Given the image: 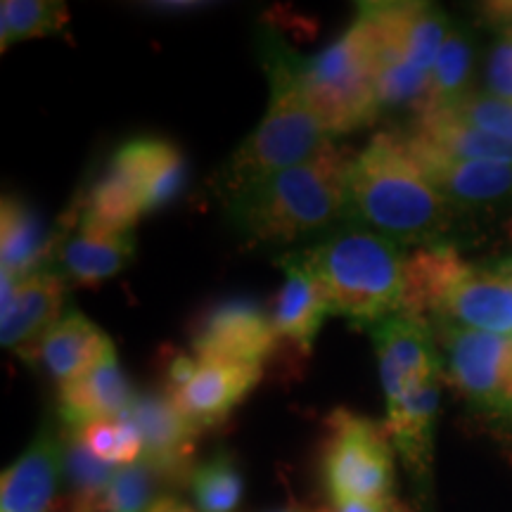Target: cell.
Wrapping results in <instances>:
<instances>
[{
    "label": "cell",
    "instance_id": "cell-3",
    "mask_svg": "<svg viewBox=\"0 0 512 512\" xmlns=\"http://www.w3.org/2000/svg\"><path fill=\"white\" fill-rule=\"evenodd\" d=\"M264 64L271 81V100L264 119L242 140L223 169L221 192L226 202L266 178L306 162L332 140L306 102L297 55L290 53L278 36L264 43Z\"/></svg>",
    "mask_w": 512,
    "mask_h": 512
},
{
    "label": "cell",
    "instance_id": "cell-20",
    "mask_svg": "<svg viewBox=\"0 0 512 512\" xmlns=\"http://www.w3.org/2000/svg\"><path fill=\"white\" fill-rule=\"evenodd\" d=\"M110 162L119 166L140 192L145 214L169 204L185 185L183 152L164 138H133L114 152Z\"/></svg>",
    "mask_w": 512,
    "mask_h": 512
},
{
    "label": "cell",
    "instance_id": "cell-1",
    "mask_svg": "<svg viewBox=\"0 0 512 512\" xmlns=\"http://www.w3.org/2000/svg\"><path fill=\"white\" fill-rule=\"evenodd\" d=\"M344 219L401 247H432L451 230L453 209L422 174L399 133L384 131L354 157Z\"/></svg>",
    "mask_w": 512,
    "mask_h": 512
},
{
    "label": "cell",
    "instance_id": "cell-32",
    "mask_svg": "<svg viewBox=\"0 0 512 512\" xmlns=\"http://www.w3.org/2000/svg\"><path fill=\"white\" fill-rule=\"evenodd\" d=\"M332 512H413L408 505H403L396 498H380V501H354L347 505H339Z\"/></svg>",
    "mask_w": 512,
    "mask_h": 512
},
{
    "label": "cell",
    "instance_id": "cell-25",
    "mask_svg": "<svg viewBox=\"0 0 512 512\" xmlns=\"http://www.w3.org/2000/svg\"><path fill=\"white\" fill-rule=\"evenodd\" d=\"M472 67H475V41L465 27H451L430 74L425 102L415 114L439 112L453 107L470 93Z\"/></svg>",
    "mask_w": 512,
    "mask_h": 512
},
{
    "label": "cell",
    "instance_id": "cell-26",
    "mask_svg": "<svg viewBox=\"0 0 512 512\" xmlns=\"http://www.w3.org/2000/svg\"><path fill=\"white\" fill-rule=\"evenodd\" d=\"M188 484L197 512H233L245 491L240 467L228 451H216L195 465Z\"/></svg>",
    "mask_w": 512,
    "mask_h": 512
},
{
    "label": "cell",
    "instance_id": "cell-35",
    "mask_svg": "<svg viewBox=\"0 0 512 512\" xmlns=\"http://www.w3.org/2000/svg\"><path fill=\"white\" fill-rule=\"evenodd\" d=\"M494 266L498 268V271H501V273H505V275H510V278H512V256H510V259L496 261V264H494Z\"/></svg>",
    "mask_w": 512,
    "mask_h": 512
},
{
    "label": "cell",
    "instance_id": "cell-16",
    "mask_svg": "<svg viewBox=\"0 0 512 512\" xmlns=\"http://www.w3.org/2000/svg\"><path fill=\"white\" fill-rule=\"evenodd\" d=\"M64 470V437L43 425L0 479V512H50Z\"/></svg>",
    "mask_w": 512,
    "mask_h": 512
},
{
    "label": "cell",
    "instance_id": "cell-11",
    "mask_svg": "<svg viewBox=\"0 0 512 512\" xmlns=\"http://www.w3.org/2000/svg\"><path fill=\"white\" fill-rule=\"evenodd\" d=\"M280 337L273 316L254 299H226L197 318L192 328V356L261 366L275 354Z\"/></svg>",
    "mask_w": 512,
    "mask_h": 512
},
{
    "label": "cell",
    "instance_id": "cell-5",
    "mask_svg": "<svg viewBox=\"0 0 512 512\" xmlns=\"http://www.w3.org/2000/svg\"><path fill=\"white\" fill-rule=\"evenodd\" d=\"M406 316L512 337V278L448 245L418 247L408 254Z\"/></svg>",
    "mask_w": 512,
    "mask_h": 512
},
{
    "label": "cell",
    "instance_id": "cell-4",
    "mask_svg": "<svg viewBox=\"0 0 512 512\" xmlns=\"http://www.w3.org/2000/svg\"><path fill=\"white\" fill-rule=\"evenodd\" d=\"M299 256L323 285L332 313L368 328L406 313L408 254L396 242L349 226Z\"/></svg>",
    "mask_w": 512,
    "mask_h": 512
},
{
    "label": "cell",
    "instance_id": "cell-8",
    "mask_svg": "<svg viewBox=\"0 0 512 512\" xmlns=\"http://www.w3.org/2000/svg\"><path fill=\"white\" fill-rule=\"evenodd\" d=\"M323 484L339 508L354 501L394 496V446L373 420L339 408L328 420Z\"/></svg>",
    "mask_w": 512,
    "mask_h": 512
},
{
    "label": "cell",
    "instance_id": "cell-18",
    "mask_svg": "<svg viewBox=\"0 0 512 512\" xmlns=\"http://www.w3.org/2000/svg\"><path fill=\"white\" fill-rule=\"evenodd\" d=\"M112 351V339L93 320L79 311H69L46 335L17 354L41 366L53 380L67 384L105 361Z\"/></svg>",
    "mask_w": 512,
    "mask_h": 512
},
{
    "label": "cell",
    "instance_id": "cell-2",
    "mask_svg": "<svg viewBox=\"0 0 512 512\" xmlns=\"http://www.w3.org/2000/svg\"><path fill=\"white\" fill-rule=\"evenodd\" d=\"M349 147L330 140L306 162L280 171L226 202L242 238L252 242H294L344 219L347 176L354 164Z\"/></svg>",
    "mask_w": 512,
    "mask_h": 512
},
{
    "label": "cell",
    "instance_id": "cell-31",
    "mask_svg": "<svg viewBox=\"0 0 512 512\" xmlns=\"http://www.w3.org/2000/svg\"><path fill=\"white\" fill-rule=\"evenodd\" d=\"M496 38L486 57V93L512 102V24H494Z\"/></svg>",
    "mask_w": 512,
    "mask_h": 512
},
{
    "label": "cell",
    "instance_id": "cell-14",
    "mask_svg": "<svg viewBox=\"0 0 512 512\" xmlns=\"http://www.w3.org/2000/svg\"><path fill=\"white\" fill-rule=\"evenodd\" d=\"M3 275V273H0ZM3 306H0V342L3 349L22 351L41 339L62 316L67 280L55 268H46L17 280L3 275Z\"/></svg>",
    "mask_w": 512,
    "mask_h": 512
},
{
    "label": "cell",
    "instance_id": "cell-30",
    "mask_svg": "<svg viewBox=\"0 0 512 512\" xmlns=\"http://www.w3.org/2000/svg\"><path fill=\"white\" fill-rule=\"evenodd\" d=\"M453 117L465 124L489 133V136L501 138L512 145V102L501 100L486 91H470L460 98L456 105L448 107Z\"/></svg>",
    "mask_w": 512,
    "mask_h": 512
},
{
    "label": "cell",
    "instance_id": "cell-6",
    "mask_svg": "<svg viewBox=\"0 0 512 512\" xmlns=\"http://www.w3.org/2000/svg\"><path fill=\"white\" fill-rule=\"evenodd\" d=\"M358 19L373 48L380 110L418 112L451 19L427 3H361Z\"/></svg>",
    "mask_w": 512,
    "mask_h": 512
},
{
    "label": "cell",
    "instance_id": "cell-19",
    "mask_svg": "<svg viewBox=\"0 0 512 512\" xmlns=\"http://www.w3.org/2000/svg\"><path fill=\"white\" fill-rule=\"evenodd\" d=\"M278 264L285 273V283L280 287L275 311L271 313L275 332H278L280 342L292 344L302 354H309L320 328H323V320L332 313V304L316 275L306 268L299 252L285 254Z\"/></svg>",
    "mask_w": 512,
    "mask_h": 512
},
{
    "label": "cell",
    "instance_id": "cell-9",
    "mask_svg": "<svg viewBox=\"0 0 512 512\" xmlns=\"http://www.w3.org/2000/svg\"><path fill=\"white\" fill-rule=\"evenodd\" d=\"M448 382L475 411L512 427V337L434 323Z\"/></svg>",
    "mask_w": 512,
    "mask_h": 512
},
{
    "label": "cell",
    "instance_id": "cell-33",
    "mask_svg": "<svg viewBox=\"0 0 512 512\" xmlns=\"http://www.w3.org/2000/svg\"><path fill=\"white\" fill-rule=\"evenodd\" d=\"M486 17H491L494 24H512V3L486 5Z\"/></svg>",
    "mask_w": 512,
    "mask_h": 512
},
{
    "label": "cell",
    "instance_id": "cell-10",
    "mask_svg": "<svg viewBox=\"0 0 512 512\" xmlns=\"http://www.w3.org/2000/svg\"><path fill=\"white\" fill-rule=\"evenodd\" d=\"M264 368L219 358L176 356L169 366V389L181 413L197 430L221 425L259 384Z\"/></svg>",
    "mask_w": 512,
    "mask_h": 512
},
{
    "label": "cell",
    "instance_id": "cell-17",
    "mask_svg": "<svg viewBox=\"0 0 512 512\" xmlns=\"http://www.w3.org/2000/svg\"><path fill=\"white\" fill-rule=\"evenodd\" d=\"M415 164L434 188L451 204L463 207H494L512 202V164L503 162H456L441 157L399 133Z\"/></svg>",
    "mask_w": 512,
    "mask_h": 512
},
{
    "label": "cell",
    "instance_id": "cell-15",
    "mask_svg": "<svg viewBox=\"0 0 512 512\" xmlns=\"http://www.w3.org/2000/svg\"><path fill=\"white\" fill-rule=\"evenodd\" d=\"M441 396V377L422 380L387 401V437L422 494L432 482V446Z\"/></svg>",
    "mask_w": 512,
    "mask_h": 512
},
{
    "label": "cell",
    "instance_id": "cell-24",
    "mask_svg": "<svg viewBox=\"0 0 512 512\" xmlns=\"http://www.w3.org/2000/svg\"><path fill=\"white\" fill-rule=\"evenodd\" d=\"M403 136L441 157L456 162H503L512 164V145L501 138L489 136L479 128L465 124L451 112H420L415 114Z\"/></svg>",
    "mask_w": 512,
    "mask_h": 512
},
{
    "label": "cell",
    "instance_id": "cell-28",
    "mask_svg": "<svg viewBox=\"0 0 512 512\" xmlns=\"http://www.w3.org/2000/svg\"><path fill=\"white\" fill-rule=\"evenodd\" d=\"M81 441L95 458L105 460L114 467L133 465L143 458V441L131 420L126 415L110 420H98L81 430H67Z\"/></svg>",
    "mask_w": 512,
    "mask_h": 512
},
{
    "label": "cell",
    "instance_id": "cell-23",
    "mask_svg": "<svg viewBox=\"0 0 512 512\" xmlns=\"http://www.w3.org/2000/svg\"><path fill=\"white\" fill-rule=\"evenodd\" d=\"M136 256L133 233L121 235H57L55 271L74 285L98 287L119 275Z\"/></svg>",
    "mask_w": 512,
    "mask_h": 512
},
{
    "label": "cell",
    "instance_id": "cell-34",
    "mask_svg": "<svg viewBox=\"0 0 512 512\" xmlns=\"http://www.w3.org/2000/svg\"><path fill=\"white\" fill-rule=\"evenodd\" d=\"M150 512H195L188 505L176 501V498H159V503Z\"/></svg>",
    "mask_w": 512,
    "mask_h": 512
},
{
    "label": "cell",
    "instance_id": "cell-27",
    "mask_svg": "<svg viewBox=\"0 0 512 512\" xmlns=\"http://www.w3.org/2000/svg\"><path fill=\"white\" fill-rule=\"evenodd\" d=\"M67 22V5L57 0H3L0 3V48L8 50L27 38L60 34Z\"/></svg>",
    "mask_w": 512,
    "mask_h": 512
},
{
    "label": "cell",
    "instance_id": "cell-29",
    "mask_svg": "<svg viewBox=\"0 0 512 512\" xmlns=\"http://www.w3.org/2000/svg\"><path fill=\"white\" fill-rule=\"evenodd\" d=\"M159 484L162 477L145 460L119 467L100 498L98 512H150L159 503Z\"/></svg>",
    "mask_w": 512,
    "mask_h": 512
},
{
    "label": "cell",
    "instance_id": "cell-12",
    "mask_svg": "<svg viewBox=\"0 0 512 512\" xmlns=\"http://www.w3.org/2000/svg\"><path fill=\"white\" fill-rule=\"evenodd\" d=\"M124 415L136 425L143 441L140 460H145L162 477V482H190L195 470L192 453L200 430L185 418L174 399L159 392L136 394Z\"/></svg>",
    "mask_w": 512,
    "mask_h": 512
},
{
    "label": "cell",
    "instance_id": "cell-22",
    "mask_svg": "<svg viewBox=\"0 0 512 512\" xmlns=\"http://www.w3.org/2000/svg\"><path fill=\"white\" fill-rule=\"evenodd\" d=\"M57 235L50 233L41 216L15 195L0 204V273L22 280L46 271L55 259Z\"/></svg>",
    "mask_w": 512,
    "mask_h": 512
},
{
    "label": "cell",
    "instance_id": "cell-21",
    "mask_svg": "<svg viewBox=\"0 0 512 512\" xmlns=\"http://www.w3.org/2000/svg\"><path fill=\"white\" fill-rule=\"evenodd\" d=\"M133 399L136 392L121 373L117 354L112 351L88 373L60 384V415L67 430H81L91 422L119 418L128 411Z\"/></svg>",
    "mask_w": 512,
    "mask_h": 512
},
{
    "label": "cell",
    "instance_id": "cell-7",
    "mask_svg": "<svg viewBox=\"0 0 512 512\" xmlns=\"http://www.w3.org/2000/svg\"><path fill=\"white\" fill-rule=\"evenodd\" d=\"M306 102L330 136L366 128L380 117L377 76L368 29L361 19L313 57H297Z\"/></svg>",
    "mask_w": 512,
    "mask_h": 512
},
{
    "label": "cell",
    "instance_id": "cell-36",
    "mask_svg": "<svg viewBox=\"0 0 512 512\" xmlns=\"http://www.w3.org/2000/svg\"><path fill=\"white\" fill-rule=\"evenodd\" d=\"M271 512H325V510H311V508H304V505H287V508L271 510Z\"/></svg>",
    "mask_w": 512,
    "mask_h": 512
},
{
    "label": "cell",
    "instance_id": "cell-13",
    "mask_svg": "<svg viewBox=\"0 0 512 512\" xmlns=\"http://www.w3.org/2000/svg\"><path fill=\"white\" fill-rule=\"evenodd\" d=\"M370 335L387 401L422 380L444 377V356L434 330L425 320L399 313L375 323Z\"/></svg>",
    "mask_w": 512,
    "mask_h": 512
}]
</instances>
